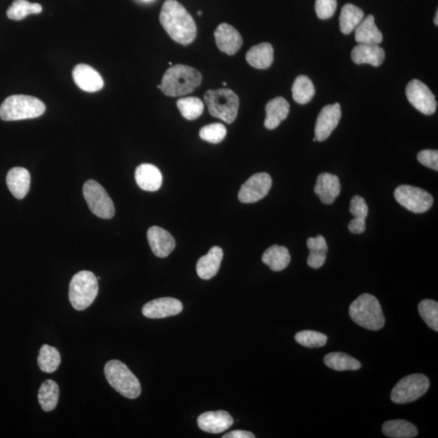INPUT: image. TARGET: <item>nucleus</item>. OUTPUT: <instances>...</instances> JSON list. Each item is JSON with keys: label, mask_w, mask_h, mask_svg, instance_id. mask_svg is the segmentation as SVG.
Masks as SVG:
<instances>
[{"label": "nucleus", "mask_w": 438, "mask_h": 438, "mask_svg": "<svg viewBox=\"0 0 438 438\" xmlns=\"http://www.w3.org/2000/svg\"><path fill=\"white\" fill-rule=\"evenodd\" d=\"M262 262L273 271H282L291 262L289 251L285 246H273L264 252Z\"/></svg>", "instance_id": "27"}, {"label": "nucleus", "mask_w": 438, "mask_h": 438, "mask_svg": "<svg viewBox=\"0 0 438 438\" xmlns=\"http://www.w3.org/2000/svg\"><path fill=\"white\" fill-rule=\"evenodd\" d=\"M59 388L56 382L45 381L38 391V402L44 411H52L56 407L59 401Z\"/></svg>", "instance_id": "31"}, {"label": "nucleus", "mask_w": 438, "mask_h": 438, "mask_svg": "<svg viewBox=\"0 0 438 438\" xmlns=\"http://www.w3.org/2000/svg\"><path fill=\"white\" fill-rule=\"evenodd\" d=\"M356 41L359 44H380L383 40L382 32L378 29L375 18L368 15L356 29Z\"/></svg>", "instance_id": "26"}, {"label": "nucleus", "mask_w": 438, "mask_h": 438, "mask_svg": "<svg viewBox=\"0 0 438 438\" xmlns=\"http://www.w3.org/2000/svg\"><path fill=\"white\" fill-rule=\"evenodd\" d=\"M199 135L204 141L218 144L222 142L226 137L227 128L222 123H211L204 126L199 132Z\"/></svg>", "instance_id": "38"}, {"label": "nucleus", "mask_w": 438, "mask_h": 438, "mask_svg": "<svg viewBox=\"0 0 438 438\" xmlns=\"http://www.w3.org/2000/svg\"><path fill=\"white\" fill-rule=\"evenodd\" d=\"M182 310L183 303L177 299L172 297L156 299L142 308L143 315L151 319L176 316Z\"/></svg>", "instance_id": "14"}, {"label": "nucleus", "mask_w": 438, "mask_h": 438, "mask_svg": "<svg viewBox=\"0 0 438 438\" xmlns=\"http://www.w3.org/2000/svg\"><path fill=\"white\" fill-rule=\"evenodd\" d=\"M296 341L303 347L316 348L326 345L327 336L324 333L315 331H302L295 336Z\"/></svg>", "instance_id": "37"}, {"label": "nucleus", "mask_w": 438, "mask_h": 438, "mask_svg": "<svg viewBox=\"0 0 438 438\" xmlns=\"http://www.w3.org/2000/svg\"><path fill=\"white\" fill-rule=\"evenodd\" d=\"M417 159L423 165L438 171V152L432 149H425L417 154Z\"/></svg>", "instance_id": "41"}, {"label": "nucleus", "mask_w": 438, "mask_h": 438, "mask_svg": "<svg viewBox=\"0 0 438 438\" xmlns=\"http://www.w3.org/2000/svg\"><path fill=\"white\" fill-rule=\"evenodd\" d=\"M289 112L290 104L285 98L278 97L272 99L266 106V118L264 126L270 130L275 129L287 119Z\"/></svg>", "instance_id": "24"}, {"label": "nucleus", "mask_w": 438, "mask_h": 438, "mask_svg": "<svg viewBox=\"0 0 438 438\" xmlns=\"http://www.w3.org/2000/svg\"><path fill=\"white\" fill-rule=\"evenodd\" d=\"M395 200L413 213H425L434 204V198L424 189L411 186H401L395 191Z\"/></svg>", "instance_id": "10"}, {"label": "nucleus", "mask_w": 438, "mask_h": 438, "mask_svg": "<svg viewBox=\"0 0 438 438\" xmlns=\"http://www.w3.org/2000/svg\"><path fill=\"white\" fill-rule=\"evenodd\" d=\"M406 96L411 105L422 114L430 116L435 113L437 106L435 96L419 80H412L407 84Z\"/></svg>", "instance_id": "11"}, {"label": "nucleus", "mask_w": 438, "mask_h": 438, "mask_svg": "<svg viewBox=\"0 0 438 438\" xmlns=\"http://www.w3.org/2000/svg\"><path fill=\"white\" fill-rule=\"evenodd\" d=\"M98 293V278L93 273L82 271L73 277L69 285V301L75 310H86L96 301Z\"/></svg>", "instance_id": "6"}, {"label": "nucleus", "mask_w": 438, "mask_h": 438, "mask_svg": "<svg viewBox=\"0 0 438 438\" xmlns=\"http://www.w3.org/2000/svg\"><path fill=\"white\" fill-rule=\"evenodd\" d=\"M292 96L297 103L306 104L312 100L315 96V88L310 78L307 76H299L295 80L292 88Z\"/></svg>", "instance_id": "32"}, {"label": "nucleus", "mask_w": 438, "mask_h": 438, "mask_svg": "<svg viewBox=\"0 0 438 438\" xmlns=\"http://www.w3.org/2000/svg\"><path fill=\"white\" fill-rule=\"evenodd\" d=\"M177 107L188 121H195L203 113L204 103L198 98L188 97L178 100Z\"/></svg>", "instance_id": "35"}, {"label": "nucleus", "mask_w": 438, "mask_h": 438, "mask_svg": "<svg viewBox=\"0 0 438 438\" xmlns=\"http://www.w3.org/2000/svg\"><path fill=\"white\" fill-rule=\"evenodd\" d=\"M325 365L336 371L358 370L361 363L346 353L331 352L324 357Z\"/></svg>", "instance_id": "29"}, {"label": "nucleus", "mask_w": 438, "mask_h": 438, "mask_svg": "<svg viewBox=\"0 0 438 438\" xmlns=\"http://www.w3.org/2000/svg\"><path fill=\"white\" fill-rule=\"evenodd\" d=\"M146 1H147V0H146Z\"/></svg>", "instance_id": "49"}, {"label": "nucleus", "mask_w": 438, "mask_h": 438, "mask_svg": "<svg viewBox=\"0 0 438 438\" xmlns=\"http://www.w3.org/2000/svg\"><path fill=\"white\" fill-rule=\"evenodd\" d=\"M336 9L337 0H316L315 10L318 18H331L335 13Z\"/></svg>", "instance_id": "39"}, {"label": "nucleus", "mask_w": 438, "mask_h": 438, "mask_svg": "<svg viewBox=\"0 0 438 438\" xmlns=\"http://www.w3.org/2000/svg\"><path fill=\"white\" fill-rule=\"evenodd\" d=\"M202 76L192 67L176 64L168 68L162 80L161 89L165 96L178 97L192 93L200 86Z\"/></svg>", "instance_id": "2"}, {"label": "nucleus", "mask_w": 438, "mask_h": 438, "mask_svg": "<svg viewBox=\"0 0 438 438\" xmlns=\"http://www.w3.org/2000/svg\"><path fill=\"white\" fill-rule=\"evenodd\" d=\"M222 86H227V82H223L222 83Z\"/></svg>", "instance_id": "47"}, {"label": "nucleus", "mask_w": 438, "mask_h": 438, "mask_svg": "<svg viewBox=\"0 0 438 438\" xmlns=\"http://www.w3.org/2000/svg\"><path fill=\"white\" fill-rule=\"evenodd\" d=\"M197 14L199 15V16H201V15L202 14V13L201 11H198Z\"/></svg>", "instance_id": "48"}, {"label": "nucleus", "mask_w": 438, "mask_h": 438, "mask_svg": "<svg viewBox=\"0 0 438 438\" xmlns=\"http://www.w3.org/2000/svg\"><path fill=\"white\" fill-rule=\"evenodd\" d=\"M420 315L427 326L438 331V303L432 300H424L418 306Z\"/></svg>", "instance_id": "36"}, {"label": "nucleus", "mask_w": 438, "mask_h": 438, "mask_svg": "<svg viewBox=\"0 0 438 438\" xmlns=\"http://www.w3.org/2000/svg\"><path fill=\"white\" fill-rule=\"evenodd\" d=\"M437 19H438V11H437L436 16H435V24H436V26H437V24H438Z\"/></svg>", "instance_id": "46"}, {"label": "nucleus", "mask_w": 438, "mask_h": 438, "mask_svg": "<svg viewBox=\"0 0 438 438\" xmlns=\"http://www.w3.org/2000/svg\"><path fill=\"white\" fill-rule=\"evenodd\" d=\"M232 417L227 411H207L199 416L197 424L203 431L210 434H221L233 425Z\"/></svg>", "instance_id": "18"}, {"label": "nucleus", "mask_w": 438, "mask_h": 438, "mask_svg": "<svg viewBox=\"0 0 438 438\" xmlns=\"http://www.w3.org/2000/svg\"><path fill=\"white\" fill-rule=\"evenodd\" d=\"M352 59L357 64L368 63L378 67L384 62L385 52L377 44H358L352 50Z\"/></svg>", "instance_id": "20"}, {"label": "nucleus", "mask_w": 438, "mask_h": 438, "mask_svg": "<svg viewBox=\"0 0 438 438\" xmlns=\"http://www.w3.org/2000/svg\"><path fill=\"white\" fill-rule=\"evenodd\" d=\"M341 191L338 176L330 173H322L317 177L315 192L325 205H331L336 200Z\"/></svg>", "instance_id": "19"}, {"label": "nucleus", "mask_w": 438, "mask_h": 438, "mask_svg": "<svg viewBox=\"0 0 438 438\" xmlns=\"http://www.w3.org/2000/svg\"><path fill=\"white\" fill-rule=\"evenodd\" d=\"M430 380L425 375H411L403 377L391 391V399L403 405L419 400L429 390Z\"/></svg>", "instance_id": "8"}, {"label": "nucleus", "mask_w": 438, "mask_h": 438, "mask_svg": "<svg viewBox=\"0 0 438 438\" xmlns=\"http://www.w3.org/2000/svg\"><path fill=\"white\" fill-rule=\"evenodd\" d=\"M73 77L77 86L86 92H97L104 86L101 75L87 64L81 63L75 67Z\"/></svg>", "instance_id": "16"}, {"label": "nucleus", "mask_w": 438, "mask_h": 438, "mask_svg": "<svg viewBox=\"0 0 438 438\" xmlns=\"http://www.w3.org/2000/svg\"><path fill=\"white\" fill-rule=\"evenodd\" d=\"M204 99L213 117L220 119L227 123H232L236 121L240 99L232 89H210L206 93Z\"/></svg>", "instance_id": "7"}, {"label": "nucleus", "mask_w": 438, "mask_h": 438, "mask_svg": "<svg viewBox=\"0 0 438 438\" xmlns=\"http://www.w3.org/2000/svg\"><path fill=\"white\" fill-rule=\"evenodd\" d=\"M83 194L93 215L103 219L114 217V203L101 184L93 180L86 181L84 184Z\"/></svg>", "instance_id": "9"}, {"label": "nucleus", "mask_w": 438, "mask_h": 438, "mask_svg": "<svg viewBox=\"0 0 438 438\" xmlns=\"http://www.w3.org/2000/svg\"><path fill=\"white\" fill-rule=\"evenodd\" d=\"M137 186L147 192H156L161 188L163 176L159 169L152 164L144 163L137 167L135 172Z\"/></svg>", "instance_id": "21"}, {"label": "nucleus", "mask_w": 438, "mask_h": 438, "mask_svg": "<svg viewBox=\"0 0 438 438\" xmlns=\"http://www.w3.org/2000/svg\"><path fill=\"white\" fill-rule=\"evenodd\" d=\"M326 259V252L321 251H310L308 257V265L312 269H319L324 265Z\"/></svg>", "instance_id": "42"}, {"label": "nucleus", "mask_w": 438, "mask_h": 438, "mask_svg": "<svg viewBox=\"0 0 438 438\" xmlns=\"http://www.w3.org/2000/svg\"><path fill=\"white\" fill-rule=\"evenodd\" d=\"M349 315L357 325L370 331H379L385 325V317L377 299L364 293L351 303Z\"/></svg>", "instance_id": "3"}, {"label": "nucleus", "mask_w": 438, "mask_h": 438, "mask_svg": "<svg viewBox=\"0 0 438 438\" xmlns=\"http://www.w3.org/2000/svg\"><path fill=\"white\" fill-rule=\"evenodd\" d=\"M31 174L23 167H13L8 172L6 178L10 192L19 200L27 195L31 188Z\"/></svg>", "instance_id": "22"}, {"label": "nucleus", "mask_w": 438, "mask_h": 438, "mask_svg": "<svg viewBox=\"0 0 438 438\" xmlns=\"http://www.w3.org/2000/svg\"><path fill=\"white\" fill-rule=\"evenodd\" d=\"M246 61L257 69H266L273 61V48L271 43H262L250 49L246 54Z\"/></svg>", "instance_id": "25"}, {"label": "nucleus", "mask_w": 438, "mask_h": 438, "mask_svg": "<svg viewBox=\"0 0 438 438\" xmlns=\"http://www.w3.org/2000/svg\"><path fill=\"white\" fill-rule=\"evenodd\" d=\"M364 12L354 4L347 3L342 7L340 17L342 33L350 34L364 20Z\"/></svg>", "instance_id": "28"}, {"label": "nucleus", "mask_w": 438, "mask_h": 438, "mask_svg": "<svg viewBox=\"0 0 438 438\" xmlns=\"http://www.w3.org/2000/svg\"><path fill=\"white\" fill-rule=\"evenodd\" d=\"M307 246L310 251H328V246L325 238L321 235H318L317 237L308 238L307 241Z\"/></svg>", "instance_id": "43"}, {"label": "nucleus", "mask_w": 438, "mask_h": 438, "mask_svg": "<svg viewBox=\"0 0 438 438\" xmlns=\"http://www.w3.org/2000/svg\"><path fill=\"white\" fill-rule=\"evenodd\" d=\"M104 373L109 384L123 397L134 400L140 396V382L123 362L110 361L104 368Z\"/></svg>", "instance_id": "5"}, {"label": "nucleus", "mask_w": 438, "mask_h": 438, "mask_svg": "<svg viewBox=\"0 0 438 438\" xmlns=\"http://www.w3.org/2000/svg\"><path fill=\"white\" fill-rule=\"evenodd\" d=\"M350 212L354 218L365 220L368 207L365 199L361 196L353 197L350 204Z\"/></svg>", "instance_id": "40"}, {"label": "nucleus", "mask_w": 438, "mask_h": 438, "mask_svg": "<svg viewBox=\"0 0 438 438\" xmlns=\"http://www.w3.org/2000/svg\"><path fill=\"white\" fill-rule=\"evenodd\" d=\"M342 110L340 103L327 105L318 114L315 126V138L318 142H324L340 123Z\"/></svg>", "instance_id": "13"}, {"label": "nucleus", "mask_w": 438, "mask_h": 438, "mask_svg": "<svg viewBox=\"0 0 438 438\" xmlns=\"http://www.w3.org/2000/svg\"><path fill=\"white\" fill-rule=\"evenodd\" d=\"M348 229L353 234H361L365 231V220L352 219L348 224Z\"/></svg>", "instance_id": "44"}, {"label": "nucleus", "mask_w": 438, "mask_h": 438, "mask_svg": "<svg viewBox=\"0 0 438 438\" xmlns=\"http://www.w3.org/2000/svg\"><path fill=\"white\" fill-rule=\"evenodd\" d=\"M160 23L174 41L188 46L197 37V26L191 15L176 0H167L160 13Z\"/></svg>", "instance_id": "1"}, {"label": "nucleus", "mask_w": 438, "mask_h": 438, "mask_svg": "<svg viewBox=\"0 0 438 438\" xmlns=\"http://www.w3.org/2000/svg\"><path fill=\"white\" fill-rule=\"evenodd\" d=\"M215 38L218 48L228 56L236 54L243 45L241 33L227 23L219 24L215 32Z\"/></svg>", "instance_id": "17"}, {"label": "nucleus", "mask_w": 438, "mask_h": 438, "mask_svg": "<svg viewBox=\"0 0 438 438\" xmlns=\"http://www.w3.org/2000/svg\"><path fill=\"white\" fill-rule=\"evenodd\" d=\"M46 106L40 99L28 96H12L0 106V119L3 121H22L43 116Z\"/></svg>", "instance_id": "4"}, {"label": "nucleus", "mask_w": 438, "mask_h": 438, "mask_svg": "<svg viewBox=\"0 0 438 438\" xmlns=\"http://www.w3.org/2000/svg\"><path fill=\"white\" fill-rule=\"evenodd\" d=\"M42 11L43 7L39 3H29L27 0H15L8 9L7 16L14 21H21L28 15L39 14Z\"/></svg>", "instance_id": "34"}, {"label": "nucleus", "mask_w": 438, "mask_h": 438, "mask_svg": "<svg viewBox=\"0 0 438 438\" xmlns=\"http://www.w3.org/2000/svg\"><path fill=\"white\" fill-rule=\"evenodd\" d=\"M383 435L393 438H411L418 435V430L411 423L403 420L386 421L382 425Z\"/></svg>", "instance_id": "30"}, {"label": "nucleus", "mask_w": 438, "mask_h": 438, "mask_svg": "<svg viewBox=\"0 0 438 438\" xmlns=\"http://www.w3.org/2000/svg\"><path fill=\"white\" fill-rule=\"evenodd\" d=\"M272 186V178L265 172L257 173L243 184L238 198L242 203H255L265 197Z\"/></svg>", "instance_id": "12"}, {"label": "nucleus", "mask_w": 438, "mask_h": 438, "mask_svg": "<svg viewBox=\"0 0 438 438\" xmlns=\"http://www.w3.org/2000/svg\"><path fill=\"white\" fill-rule=\"evenodd\" d=\"M61 356L56 347L45 345L40 349L38 364L44 372L52 373L58 370Z\"/></svg>", "instance_id": "33"}, {"label": "nucleus", "mask_w": 438, "mask_h": 438, "mask_svg": "<svg viewBox=\"0 0 438 438\" xmlns=\"http://www.w3.org/2000/svg\"><path fill=\"white\" fill-rule=\"evenodd\" d=\"M147 239L153 255L158 257H167L175 250V239L165 229L151 227L147 232Z\"/></svg>", "instance_id": "15"}, {"label": "nucleus", "mask_w": 438, "mask_h": 438, "mask_svg": "<svg viewBox=\"0 0 438 438\" xmlns=\"http://www.w3.org/2000/svg\"><path fill=\"white\" fill-rule=\"evenodd\" d=\"M223 257L220 247L211 248L206 255L199 259L197 263V273L202 280H208L217 275Z\"/></svg>", "instance_id": "23"}, {"label": "nucleus", "mask_w": 438, "mask_h": 438, "mask_svg": "<svg viewBox=\"0 0 438 438\" xmlns=\"http://www.w3.org/2000/svg\"><path fill=\"white\" fill-rule=\"evenodd\" d=\"M222 438H255V435L248 431L235 430L223 435Z\"/></svg>", "instance_id": "45"}]
</instances>
